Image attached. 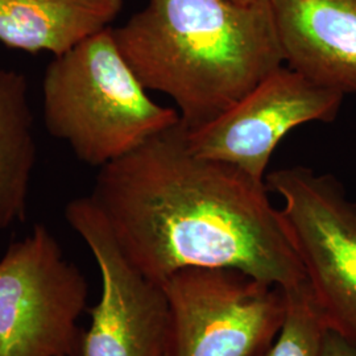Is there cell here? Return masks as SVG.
<instances>
[{"label":"cell","mask_w":356,"mask_h":356,"mask_svg":"<svg viewBox=\"0 0 356 356\" xmlns=\"http://www.w3.org/2000/svg\"><path fill=\"white\" fill-rule=\"evenodd\" d=\"M322 356H356V341L327 329Z\"/></svg>","instance_id":"obj_13"},{"label":"cell","mask_w":356,"mask_h":356,"mask_svg":"<svg viewBox=\"0 0 356 356\" xmlns=\"http://www.w3.org/2000/svg\"><path fill=\"white\" fill-rule=\"evenodd\" d=\"M175 356H260L285 318L284 289L232 268H185L161 282Z\"/></svg>","instance_id":"obj_6"},{"label":"cell","mask_w":356,"mask_h":356,"mask_svg":"<svg viewBox=\"0 0 356 356\" xmlns=\"http://www.w3.org/2000/svg\"><path fill=\"white\" fill-rule=\"evenodd\" d=\"M306 282L331 330L356 341V201L330 173L307 166L268 173Z\"/></svg>","instance_id":"obj_5"},{"label":"cell","mask_w":356,"mask_h":356,"mask_svg":"<svg viewBox=\"0 0 356 356\" xmlns=\"http://www.w3.org/2000/svg\"><path fill=\"white\" fill-rule=\"evenodd\" d=\"M36 160L26 78L0 66V232L26 219Z\"/></svg>","instance_id":"obj_11"},{"label":"cell","mask_w":356,"mask_h":356,"mask_svg":"<svg viewBox=\"0 0 356 356\" xmlns=\"http://www.w3.org/2000/svg\"><path fill=\"white\" fill-rule=\"evenodd\" d=\"M266 182L191 152L179 123L99 168L90 198L120 251L151 280L232 268L288 289L306 281Z\"/></svg>","instance_id":"obj_1"},{"label":"cell","mask_w":356,"mask_h":356,"mask_svg":"<svg viewBox=\"0 0 356 356\" xmlns=\"http://www.w3.org/2000/svg\"><path fill=\"white\" fill-rule=\"evenodd\" d=\"M343 99V94L282 65L223 114L201 127L185 128L186 143L191 152L266 182L269 160L281 140L306 123H330Z\"/></svg>","instance_id":"obj_8"},{"label":"cell","mask_w":356,"mask_h":356,"mask_svg":"<svg viewBox=\"0 0 356 356\" xmlns=\"http://www.w3.org/2000/svg\"><path fill=\"white\" fill-rule=\"evenodd\" d=\"M42 110L51 136L97 168L181 120L177 110L148 95L119 51L113 26L53 57L42 81Z\"/></svg>","instance_id":"obj_3"},{"label":"cell","mask_w":356,"mask_h":356,"mask_svg":"<svg viewBox=\"0 0 356 356\" xmlns=\"http://www.w3.org/2000/svg\"><path fill=\"white\" fill-rule=\"evenodd\" d=\"M113 35L143 86L172 98L186 129L285 65L270 0H149Z\"/></svg>","instance_id":"obj_2"},{"label":"cell","mask_w":356,"mask_h":356,"mask_svg":"<svg viewBox=\"0 0 356 356\" xmlns=\"http://www.w3.org/2000/svg\"><path fill=\"white\" fill-rule=\"evenodd\" d=\"M65 218L88 244L102 279L81 356H175L173 316L163 284L128 261L90 195L66 204Z\"/></svg>","instance_id":"obj_7"},{"label":"cell","mask_w":356,"mask_h":356,"mask_svg":"<svg viewBox=\"0 0 356 356\" xmlns=\"http://www.w3.org/2000/svg\"><path fill=\"white\" fill-rule=\"evenodd\" d=\"M284 64L322 88L356 92V0H270Z\"/></svg>","instance_id":"obj_9"},{"label":"cell","mask_w":356,"mask_h":356,"mask_svg":"<svg viewBox=\"0 0 356 356\" xmlns=\"http://www.w3.org/2000/svg\"><path fill=\"white\" fill-rule=\"evenodd\" d=\"M124 0H0V41L54 57L108 28Z\"/></svg>","instance_id":"obj_10"},{"label":"cell","mask_w":356,"mask_h":356,"mask_svg":"<svg viewBox=\"0 0 356 356\" xmlns=\"http://www.w3.org/2000/svg\"><path fill=\"white\" fill-rule=\"evenodd\" d=\"M284 292L285 318L276 339L260 356H322L329 327L307 282Z\"/></svg>","instance_id":"obj_12"},{"label":"cell","mask_w":356,"mask_h":356,"mask_svg":"<svg viewBox=\"0 0 356 356\" xmlns=\"http://www.w3.org/2000/svg\"><path fill=\"white\" fill-rule=\"evenodd\" d=\"M89 285L44 225L0 259V356H81Z\"/></svg>","instance_id":"obj_4"}]
</instances>
